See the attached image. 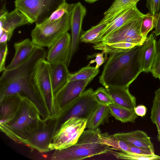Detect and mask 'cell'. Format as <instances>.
I'll list each match as a JSON object with an SVG mask.
<instances>
[{
	"label": "cell",
	"mask_w": 160,
	"mask_h": 160,
	"mask_svg": "<svg viewBox=\"0 0 160 160\" xmlns=\"http://www.w3.org/2000/svg\"><path fill=\"white\" fill-rule=\"evenodd\" d=\"M47 52L43 48L36 47L29 58L21 65L3 71L0 78V98L19 93L33 102L40 110L39 96L32 80L34 68L38 62L45 58Z\"/></svg>",
	"instance_id": "1"
},
{
	"label": "cell",
	"mask_w": 160,
	"mask_h": 160,
	"mask_svg": "<svg viewBox=\"0 0 160 160\" xmlns=\"http://www.w3.org/2000/svg\"><path fill=\"white\" fill-rule=\"evenodd\" d=\"M142 45L111 53L104 65L99 82L105 88L129 87L142 72L139 62Z\"/></svg>",
	"instance_id": "2"
},
{
	"label": "cell",
	"mask_w": 160,
	"mask_h": 160,
	"mask_svg": "<svg viewBox=\"0 0 160 160\" xmlns=\"http://www.w3.org/2000/svg\"><path fill=\"white\" fill-rule=\"evenodd\" d=\"M41 115L35 103L21 94L19 106L15 116L8 122L1 123V130L15 142L25 144L30 135L43 122Z\"/></svg>",
	"instance_id": "3"
},
{
	"label": "cell",
	"mask_w": 160,
	"mask_h": 160,
	"mask_svg": "<svg viewBox=\"0 0 160 160\" xmlns=\"http://www.w3.org/2000/svg\"><path fill=\"white\" fill-rule=\"evenodd\" d=\"M103 133L99 128L83 132L77 142L69 147L55 150L53 160H80L103 154L110 153L112 148L103 143Z\"/></svg>",
	"instance_id": "4"
},
{
	"label": "cell",
	"mask_w": 160,
	"mask_h": 160,
	"mask_svg": "<svg viewBox=\"0 0 160 160\" xmlns=\"http://www.w3.org/2000/svg\"><path fill=\"white\" fill-rule=\"evenodd\" d=\"M51 64L43 58L36 65L32 75L33 84L48 117L57 116L51 74Z\"/></svg>",
	"instance_id": "5"
},
{
	"label": "cell",
	"mask_w": 160,
	"mask_h": 160,
	"mask_svg": "<svg viewBox=\"0 0 160 160\" xmlns=\"http://www.w3.org/2000/svg\"><path fill=\"white\" fill-rule=\"evenodd\" d=\"M71 11L56 21L36 24L31 32L32 42L37 46L50 48L71 29Z\"/></svg>",
	"instance_id": "6"
},
{
	"label": "cell",
	"mask_w": 160,
	"mask_h": 160,
	"mask_svg": "<svg viewBox=\"0 0 160 160\" xmlns=\"http://www.w3.org/2000/svg\"><path fill=\"white\" fill-rule=\"evenodd\" d=\"M87 120L74 117L61 123L54 133L50 151L64 149L75 144L86 128Z\"/></svg>",
	"instance_id": "7"
},
{
	"label": "cell",
	"mask_w": 160,
	"mask_h": 160,
	"mask_svg": "<svg viewBox=\"0 0 160 160\" xmlns=\"http://www.w3.org/2000/svg\"><path fill=\"white\" fill-rule=\"evenodd\" d=\"M66 0H15L17 8L28 18L30 23H41Z\"/></svg>",
	"instance_id": "8"
},
{
	"label": "cell",
	"mask_w": 160,
	"mask_h": 160,
	"mask_svg": "<svg viewBox=\"0 0 160 160\" xmlns=\"http://www.w3.org/2000/svg\"><path fill=\"white\" fill-rule=\"evenodd\" d=\"M58 123L59 119L56 118L43 119L39 127L30 135L25 144L41 152L50 151L49 146Z\"/></svg>",
	"instance_id": "9"
},
{
	"label": "cell",
	"mask_w": 160,
	"mask_h": 160,
	"mask_svg": "<svg viewBox=\"0 0 160 160\" xmlns=\"http://www.w3.org/2000/svg\"><path fill=\"white\" fill-rule=\"evenodd\" d=\"M93 79L68 82L55 94L57 117L60 118L65 110L81 95Z\"/></svg>",
	"instance_id": "10"
},
{
	"label": "cell",
	"mask_w": 160,
	"mask_h": 160,
	"mask_svg": "<svg viewBox=\"0 0 160 160\" xmlns=\"http://www.w3.org/2000/svg\"><path fill=\"white\" fill-rule=\"evenodd\" d=\"M93 91L92 88L83 91L63 112L60 117L59 122L61 121L62 123L74 117L88 120L98 105L93 96Z\"/></svg>",
	"instance_id": "11"
},
{
	"label": "cell",
	"mask_w": 160,
	"mask_h": 160,
	"mask_svg": "<svg viewBox=\"0 0 160 160\" xmlns=\"http://www.w3.org/2000/svg\"><path fill=\"white\" fill-rule=\"evenodd\" d=\"M142 17L127 23L99 42L111 44L125 42L142 45L146 39L143 37L141 33Z\"/></svg>",
	"instance_id": "12"
},
{
	"label": "cell",
	"mask_w": 160,
	"mask_h": 160,
	"mask_svg": "<svg viewBox=\"0 0 160 160\" xmlns=\"http://www.w3.org/2000/svg\"><path fill=\"white\" fill-rule=\"evenodd\" d=\"M71 48V37L67 32L49 48L46 60L50 64L63 63L68 65Z\"/></svg>",
	"instance_id": "13"
},
{
	"label": "cell",
	"mask_w": 160,
	"mask_h": 160,
	"mask_svg": "<svg viewBox=\"0 0 160 160\" xmlns=\"http://www.w3.org/2000/svg\"><path fill=\"white\" fill-rule=\"evenodd\" d=\"M86 13V8L80 2L74 4L71 12V48L68 66L78 49L82 21Z\"/></svg>",
	"instance_id": "14"
},
{
	"label": "cell",
	"mask_w": 160,
	"mask_h": 160,
	"mask_svg": "<svg viewBox=\"0 0 160 160\" xmlns=\"http://www.w3.org/2000/svg\"><path fill=\"white\" fill-rule=\"evenodd\" d=\"M144 14L138 9L137 5L126 10L115 17L109 23L96 41L95 43L104 38L127 23L142 17Z\"/></svg>",
	"instance_id": "15"
},
{
	"label": "cell",
	"mask_w": 160,
	"mask_h": 160,
	"mask_svg": "<svg viewBox=\"0 0 160 160\" xmlns=\"http://www.w3.org/2000/svg\"><path fill=\"white\" fill-rule=\"evenodd\" d=\"M153 32L147 37L142 45L139 53V62L142 72H151L156 55V39Z\"/></svg>",
	"instance_id": "16"
},
{
	"label": "cell",
	"mask_w": 160,
	"mask_h": 160,
	"mask_svg": "<svg viewBox=\"0 0 160 160\" xmlns=\"http://www.w3.org/2000/svg\"><path fill=\"white\" fill-rule=\"evenodd\" d=\"M112 135L134 146L149 149L154 152V147L150 138L143 131L137 130L127 132L117 133Z\"/></svg>",
	"instance_id": "17"
},
{
	"label": "cell",
	"mask_w": 160,
	"mask_h": 160,
	"mask_svg": "<svg viewBox=\"0 0 160 160\" xmlns=\"http://www.w3.org/2000/svg\"><path fill=\"white\" fill-rule=\"evenodd\" d=\"M36 47L28 38L15 43L14 56L6 69L13 68L24 62L30 57Z\"/></svg>",
	"instance_id": "18"
},
{
	"label": "cell",
	"mask_w": 160,
	"mask_h": 160,
	"mask_svg": "<svg viewBox=\"0 0 160 160\" xmlns=\"http://www.w3.org/2000/svg\"><path fill=\"white\" fill-rule=\"evenodd\" d=\"M20 95L18 93L0 98V123L8 122L14 117L19 106Z\"/></svg>",
	"instance_id": "19"
},
{
	"label": "cell",
	"mask_w": 160,
	"mask_h": 160,
	"mask_svg": "<svg viewBox=\"0 0 160 160\" xmlns=\"http://www.w3.org/2000/svg\"><path fill=\"white\" fill-rule=\"evenodd\" d=\"M129 87L105 88L113 99L114 103L129 109L136 106V98L130 92Z\"/></svg>",
	"instance_id": "20"
},
{
	"label": "cell",
	"mask_w": 160,
	"mask_h": 160,
	"mask_svg": "<svg viewBox=\"0 0 160 160\" xmlns=\"http://www.w3.org/2000/svg\"><path fill=\"white\" fill-rule=\"evenodd\" d=\"M51 74L54 94L68 82L70 73L67 64L63 63L51 64Z\"/></svg>",
	"instance_id": "21"
},
{
	"label": "cell",
	"mask_w": 160,
	"mask_h": 160,
	"mask_svg": "<svg viewBox=\"0 0 160 160\" xmlns=\"http://www.w3.org/2000/svg\"><path fill=\"white\" fill-rule=\"evenodd\" d=\"M30 23L28 17L23 13L15 8L8 12L3 27L0 30V37L5 32L14 31L16 28Z\"/></svg>",
	"instance_id": "22"
},
{
	"label": "cell",
	"mask_w": 160,
	"mask_h": 160,
	"mask_svg": "<svg viewBox=\"0 0 160 160\" xmlns=\"http://www.w3.org/2000/svg\"><path fill=\"white\" fill-rule=\"evenodd\" d=\"M140 0H115L104 13L101 22H108L119 14L135 5Z\"/></svg>",
	"instance_id": "23"
},
{
	"label": "cell",
	"mask_w": 160,
	"mask_h": 160,
	"mask_svg": "<svg viewBox=\"0 0 160 160\" xmlns=\"http://www.w3.org/2000/svg\"><path fill=\"white\" fill-rule=\"evenodd\" d=\"M111 116L108 106L98 105L88 120L86 128L94 130L101 125L108 123Z\"/></svg>",
	"instance_id": "24"
},
{
	"label": "cell",
	"mask_w": 160,
	"mask_h": 160,
	"mask_svg": "<svg viewBox=\"0 0 160 160\" xmlns=\"http://www.w3.org/2000/svg\"><path fill=\"white\" fill-rule=\"evenodd\" d=\"M111 116L122 123H134L138 116L134 109H129L113 103L108 106Z\"/></svg>",
	"instance_id": "25"
},
{
	"label": "cell",
	"mask_w": 160,
	"mask_h": 160,
	"mask_svg": "<svg viewBox=\"0 0 160 160\" xmlns=\"http://www.w3.org/2000/svg\"><path fill=\"white\" fill-rule=\"evenodd\" d=\"M109 22H100L97 25L83 32L80 35V41L82 42L94 44L102 32L107 26Z\"/></svg>",
	"instance_id": "26"
},
{
	"label": "cell",
	"mask_w": 160,
	"mask_h": 160,
	"mask_svg": "<svg viewBox=\"0 0 160 160\" xmlns=\"http://www.w3.org/2000/svg\"><path fill=\"white\" fill-rule=\"evenodd\" d=\"M155 93L150 118L152 122L156 125L158 139L160 142V88L155 91Z\"/></svg>",
	"instance_id": "27"
},
{
	"label": "cell",
	"mask_w": 160,
	"mask_h": 160,
	"mask_svg": "<svg viewBox=\"0 0 160 160\" xmlns=\"http://www.w3.org/2000/svg\"><path fill=\"white\" fill-rule=\"evenodd\" d=\"M99 72V69H95V67L88 65L82 68L78 72L70 73L68 82L93 79Z\"/></svg>",
	"instance_id": "28"
},
{
	"label": "cell",
	"mask_w": 160,
	"mask_h": 160,
	"mask_svg": "<svg viewBox=\"0 0 160 160\" xmlns=\"http://www.w3.org/2000/svg\"><path fill=\"white\" fill-rule=\"evenodd\" d=\"M109 154L118 159L128 160H159L160 156L155 155H142L130 152H117L112 149Z\"/></svg>",
	"instance_id": "29"
},
{
	"label": "cell",
	"mask_w": 160,
	"mask_h": 160,
	"mask_svg": "<svg viewBox=\"0 0 160 160\" xmlns=\"http://www.w3.org/2000/svg\"><path fill=\"white\" fill-rule=\"evenodd\" d=\"M103 143L111 147L113 150L122 152H129V144L119 140L112 135H109L107 133H104Z\"/></svg>",
	"instance_id": "30"
},
{
	"label": "cell",
	"mask_w": 160,
	"mask_h": 160,
	"mask_svg": "<svg viewBox=\"0 0 160 160\" xmlns=\"http://www.w3.org/2000/svg\"><path fill=\"white\" fill-rule=\"evenodd\" d=\"M74 4H69L64 2L61 4L50 16L41 23L44 24L58 20L66 13L71 12Z\"/></svg>",
	"instance_id": "31"
},
{
	"label": "cell",
	"mask_w": 160,
	"mask_h": 160,
	"mask_svg": "<svg viewBox=\"0 0 160 160\" xmlns=\"http://www.w3.org/2000/svg\"><path fill=\"white\" fill-rule=\"evenodd\" d=\"M156 18V15L150 12L144 14L142 17L140 32L141 35L144 38H146L149 32L154 28Z\"/></svg>",
	"instance_id": "32"
},
{
	"label": "cell",
	"mask_w": 160,
	"mask_h": 160,
	"mask_svg": "<svg viewBox=\"0 0 160 160\" xmlns=\"http://www.w3.org/2000/svg\"><path fill=\"white\" fill-rule=\"evenodd\" d=\"M93 96L98 105L108 106L114 103L110 94L106 88L99 87L93 91Z\"/></svg>",
	"instance_id": "33"
},
{
	"label": "cell",
	"mask_w": 160,
	"mask_h": 160,
	"mask_svg": "<svg viewBox=\"0 0 160 160\" xmlns=\"http://www.w3.org/2000/svg\"><path fill=\"white\" fill-rule=\"evenodd\" d=\"M7 42L0 43V72L6 69L5 62L8 54Z\"/></svg>",
	"instance_id": "34"
},
{
	"label": "cell",
	"mask_w": 160,
	"mask_h": 160,
	"mask_svg": "<svg viewBox=\"0 0 160 160\" xmlns=\"http://www.w3.org/2000/svg\"><path fill=\"white\" fill-rule=\"evenodd\" d=\"M146 7L150 13L156 15L160 11V0H146Z\"/></svg>",
	"instance_id": "35"
},
{
	"label": "cell",
	"mask_w": 160,
	"mask_h": 160,
	"mask_svg": "<svg viewBox=\"0 0 160 160\" xmlns=\"http://www.w3.org/2000/svg\"><path fill=\"white\" fill-rule=\"evenodd\" d=\"M104 52L103 51L101 53H96L95 56H94V57H95V58L91 60L88 65L89 66L91 64L96 62V64L95 67V69L96 70L99 69V67L108 59L107 57H104Z\"/></svg>",
	"instance_id": "36"
},
{
	"label": "cell",
	"mask_w": 160,
	"mask_h": 160,
	"mask_svg": "<svg viewBox=\"0 0 160 160\" xmlns=\"http://www.w3.org/2000/svg\"><path fill=\"white\" fill-rule=\"evenodd\" d=\"M129 144V152L142 155H154V152L147 148L139 147Z\"/></svg>",
	"instance_id": "37"
},
{
	"label": "cell",
	"mask_w": 160,
	"mask_h": 160,
	"mask_svg": "<svg viewBox=\"0 0 160 160\" xmlns=\"http://www.w3.org/2000/svg\"><path fill=\"white\" fill-rule=\"evenodd\" d=\"M151 72L153 76L156 78L160 76V59L153 63Z\"/></svg>",
	"instance_id": "38"
},
{
	"label": "cell",
	"mask_w": 160,
	"mask_h": 160,
	"mask_svg": "<svg viewBox=\"0 0 160 160\" xmlns=\"http://www.w3.org/2000/svg\"><path fill=\"white\" fill-rule=\"evenodd\" d=\"M8 12L5 5H3L0 11V29L2 30L3 27L4 22Z\"/></svg>",
	"instance_id": "39"
},
{
	"label": "cell",
	"mask_w": 160,
	"mask_h": 160,
	"mask_svg": "<svg viewBox=\"0 0 160 160\" xmlns=\"http://www.w3.org/2000/svg\"><path fill=\"white\" fill-rule=\"evenodd\" d=\"M135 112L138 116L143 117L146 115L147 109L146 107L142 105H139L137 106L134 108Z\"/></svg>",
	"instance_id": "40"
},
{
	"label": "cell",
	"mask_w": 160,
	"mask_h": 160,
	"mask_svg": "<svg viewBox=\"0 0 160 160\" xmlns=\"http://www.w3.org/2000/svg\"><path fill=\"white\" fill-rule=\"evenodd\" d=\"M14 31H11L4 32L0 37V43L7 42L10 41L12 37Z\"/></svg>",
	"instance_id": "41"
},
{
	"label": "cell",
	"mask_w": 160,
	"mask_h": 160,
	"mask_svg": "<svg viewBox=\"0 0 160 160\" xmlns=\"http://www.w3.org/2000/svg\"><path fill=\"white\" fill-rule=\"evenodd\" d=\"M156 16L154 34L155 36H158L160 35V11Z\"/></svg>",
	"instance_id": "42"
},
{
	"label": "cell",
	"mask_w": 160,
	"mask_h": 160,
	"mask_svg": "<svg viewBox=\"0 0 160 160\" xmlns=\"http://www.w3.org/2000/svg\"><path fill=\"white\" fill-rule=\"evenodd\" d=\"M156 55L154 63L160 59V38L158 42H156Z\"/></svg>",
	"instance_id": "43"
},
{
	"label": "cell",
	"mask_w": 160,
	"mask_h": 160,
	"mask_svg": "<svg viewBox=\"0 0 160 160\" xmlns=\"http://www.w3.org/2000/svg\"><path fill=\"white\" fill-rule=\"evenodd\" d=\"M84 0L87 2H88L89 3H93L98 0Z\"/></svg>",
	"instance_id": "44"
},
{
	"label": "cell",
	"mask_w": 160,
	"mask_h": 160,
	"mask_svg": "<svg viewBox=\"0 0 160 160\" xmlns=\"http://www.w3.org/2000/svg\"><path fill=\"white\" fill-rule=\"evenodd\" d=\"M158 78L160 80V76H159V78Z\"/></svg>",
	"instance_id": "45"
},
{
	"label": "cell",
	"mask_w": 160,
	"mask_h": 160,
	"mask_svg": "<svg viewBox=\"0 0 160 160\" xmlns=\"http://www.w3.org/2000/svg\"><path fill=\"white\" fill-rule=\"evenodd\" d=\"M159 160H160V157H159Z\"/></svg>",
	"instance_id": "46"
}]
</instances>
